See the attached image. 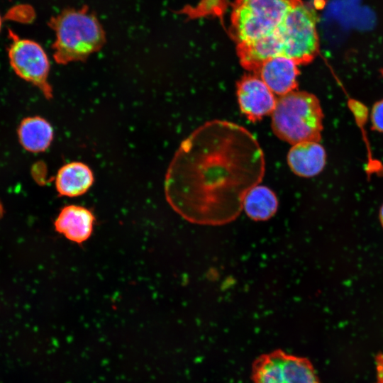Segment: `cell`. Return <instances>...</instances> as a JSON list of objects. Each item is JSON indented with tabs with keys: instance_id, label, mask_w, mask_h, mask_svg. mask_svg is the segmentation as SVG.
<instances>
[{
	"instance_id": "1",
	"label": "cell",
	"mask_w": 383,
	"mask_h": 383,
	"mask_svg": "<svg viewBox=\"0 0 383 383\" xmlns=\"http://www.w3.org/2000/svg\"><path fill=\"white\" fill-rule=\"evenodd\" d=\"M265 169L263 151L250 131L233 122L208 121L175 152L165 174V197L190 223L225 225L238 217Z\"/></svg>"
},
{
	"instance_id": "2",
	"label": "cell",
	"mask_w": 383,
	"mask_h": 383,
	"mask_svg": "<svg viewBox=\"0 0 383 383\" xmlns=\"http://www.w3.org/2000/svg\"><path fill=\"white\" fill-rule=\"evenodd\" d=\"M48 25L55 35L52 49L59 65L84 62L106 43L101 24L87 6L64 9Z\"/></svg>"
},
{
	"instance_id": "3",
	"label": "cell",
	"mask_w": 383,
	"mask_h": 383,
	"mask_svg": "<svg viewBox=\"0 0 383 383\" xmlns=\"http://www.w3.org/2000/svg\"><path fill=\"white\" fill-rule=\"evenodd\" d=\"M271 116L272 131L279 139L292 145L321 141L324 116L313 94L294 90L279 96Z\"/></svg>"
},
{
	"instance_id": "4",
	"label": "cell",
	"mask_w": 383,
	"mask_h": 383,
	"mask_svg": "<svg viewBox=\"0 0 383 383\" xmlns=\"http://www.w3.org/2000/svg\"><path fill=\"white\" fill-rule=\"evenodd\" d=\"M299 0H235L230 33L236 44L275 33Z\"/></svg>"
},
{
	"instance_id": "5",
	"label": "cell",
	"mask_w": 383,
	"mask_h": 383,
	"mask_svg": "<svg viewBox=\"0 0 383 383\" xmlns=\"http://www.w3.org/2000/svg\"><path fill=\"white\" fill-rule=\"evenodd\" d=\"M315 9L299 0L289 11L278 29L282 56L299 65L311 63L318 55L320 40Z\"/></svg>"
},
{
	"instance_id": "6",
	"label": "cell",
	"mask_w": 383,
	"mask_h": 383,
	"mask_svg": "<svg viewBox=\"0 0 383 383\" xmlns=\"http://www.w3.org/2000/svg\"><path fill=\"white\" fill-rule=\"evenodd\" d=\"M252 383H320L311 362L276 350L260 355L253 363Z\"/></svg>"
},
{
	"instance_id": "7",
	"label": "cell",
	"mask_w": 383,
	"mask_h": 383,
	"mask_svg": "<svg viewBox=\"0 0 383 383\" xmlns=\"http://www.w3.org/2000/svg\"><path fill=\"white\" fill-rule=\"evenodd\" d=\"M11 43L9 48V62L15 73L31 83L47 99L52 98V89L48 81L50 61L42 46L28 39L18 38L9 32Z\"/></svg>"
},
{
	"instance_id": "8",
	"label": "cell",
	"mask_w": 383,
	"mask_h": 383,
	"mask_svg": "<svg viewBox=\"0 0 383 383\" xmlns=\"http://www.w3.org/2000/svg\"><path fill=\"white\" fill-rule=\"evenodd\" d=\"M236 93L241 112L251 122L272 114L276 106L275 94L255 74H244L237 82Z\"/></svg>"
},
{
	"instance_id": "9",
	"label": "cell",
	"mask_w": 383,
	"mask_h": 383,
	"mask_svg": "<svg viewBox=\"0 0 383 383\" xmlns=\"http://www.w3.org/2000/svg\"><path fill=\"white\" fill-rule=\"evenodd\" d=\"M299 65L293 60L279 55L266 60L256 74L279 96L296 90Z\"/></svg>"
},
{
	"instance_id": "10",
	"label": "cell",
	"mask_w": 383,
	"mask_h": 383,
	"mask_svg": "<svg viewBox=\"0 0 383 383\" xmlns=\"http://www.w3.org/2000/svg\"><path fill=\"white\" fill-rule=\"evenodd\" d=\"M94 222L95 216L89 209L70 204L61 209L54 221V227L70 241L82 244L91 237Z\"/></svg>"
},
{
	"instance_id": "11",
	"label": "cell",
	"mask_w": 383,
	"mask_h": 383,
	"mask_svg": "<svg viewBox=\"0 0 383 383\" xmlns=\"http://www.w3.org/2000/svg\"><path fill=\"white\" fill-rule=\"evenodd\" d=\"M326 158V150L320 142L305 141L292 145L287 153V164L297 176L310 178L323 171Z\"/></svg>"
},
{
	"instance_id": "12",
	"label": "cell",
	"mask_w": 383,
	"mask_h": 383,
	"mask_svg": "<svg viewBox=\"0 0 383 383\" xmlns=\"http://www.w3.org/2000/svg\"><path fill=\"white\" fill-rule=\"evenodd\" d=\"M94 182L91 168L82 162L74 161L65 164L58 170L55 185L60 196L73 198L84 194Z\"/></svg>"
},
{
	"instance_id": "13",
	"label": "cell",
	"mask_w": 383,
	"mask_h": 383,
	"mask_svg": "<svg viewBox=\"0 0 383 383\" xmlns=\"http://www.w3.org/2000/svg\"><path fill=\"white\" fill-rule=\"evenodd\" d=\"M17 133L21 146L26 150L35 153L45 151L54 137L51 124L40 116H30L23 119Z\"/></svg>"
},
{
	"instance_id": "14",
	"label": "cell",
	"mask_w": 383,
	"mask_h": 383,
	"mask_svg": "<svg viewBox=\"0 0 383 383\" xmlns=\"http://www.w3.org/2000/svg\"><path fill=\"white\" fill-rule=\"evenodd\" d=\"M279 206L275 193L269 187L257 184L245 195L243 210L255 221H265L277 213Z\"/></svg>"
},
{
	"instance_id": "15",
	"label": "cell",
	"mask_w": 383,
	"mask_h": 383,
	"mask_svg": "<svg viewBox=\"0 0 383 383\" xmlns=\"http://www.w3.org/2000/svg\"><path fill=\"white\" fill-rule=\"evenodd\" d=\"M371 129L383 133V99L377 101L372 106L370 115Z\"/></svg>"
},
{
	"instance_id": "16",
	"label": "cell",
	"mask_w": 383,
	"mask_h": 383,
	"mask_svg": "<svg viewBox=\"0 0 383 383\" xmlns=\"http://www.w3.org/2000/svg\"><path fill=\"white\" fill-rule=\"evenodd\" d=\"M379 218L380 223L383 228V204L381 206L379 211Z\"/></svg>"
},
{
	"instance_id": "17",
	"label": "cell",
	"mask_w": 383,
	"mask_h": 383,
	"mask_svg": "<svg viewBox=\"0 0 383 383\" xmlns=\"http://www.w3.org/2000/svg\"><path fill=\"white\" fill-rule=\"evenodd\" d=\"M379 72H380L381 75L383 77V68L379 70Z\"/></svg>"
},
{
	"instance_id": "18",
	"label": "cell",
	"mask_w": 383,
	"mask_h": 383,
	"mask_svg": "<svg viewBox=\"0 0 383 383\" xmlns=\"http://www.w3.org/2000/svg\"><path fill=\"white\" fill-rule=\"evenodd\" d=\"M1 18L0 16V30H1Z\"/></svg>"
}]
</instances>
